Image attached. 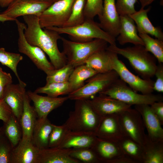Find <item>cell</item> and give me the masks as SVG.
<instances>
[{
    "label": "cell",
    "instance_id": "cell-36",
    "mask_svg": "<svg viewBox=\"0 0 163 163\" xmlns=\"http://www.w3.org/2000/svg\"><path fill=\"white\" fill-rule=\"evenodd\" d=\"M70 155L73 158L83 163H100L91 148L72 149Z\"/></svg>",
    "mask_w": 163,
    "mask_h": 163
},
{
    "label": "cell",
    "instance_id": "cell-35",
    "mask_svg": "<svg viewBox=\"0 0 163 163\" xmlns=\"http://www.w3.org/2000/svg\"><path fill=\"white\" fill-rule=\"evenodd\" d=\"M86 0H75L70 16L62 27L75 26L82 23L85 18L84 10Z\"/></svg>",
    "mask_w": 163,
    "mask_h": 163
},
{
    "label": "cell",
    "instance_id": "cell-9",
    "mask_svg": "<svg viewBox=\"0 0 163 163\" xmlns=\"http://www.w3.org/2000/svg\"><path fill=\"white\" fill-rule=\"evenodd\" d=\"M15 21L18 34V45L19 52L28 56L39 69L47 75L51 74L55 69L47 59L45 53L38 47L30 44L26 40L24 34L26 25L17 19Z\"/></svg>",
    "mask_w": 163,
    "mask_h": 163
},
{
    "label": "cell",
    "instance_id": "cell-42",
    "mask_svg": "<svg viewBox=\"0 0 163 163\" xmlns=\"http://www.w3.org/2000/svg\"><path fill=\"white\" fill-rule=\"evenodd\" d=\"M12 83L11 75L3 71L0 67V99H3L5 90Z\"/></svg>",
    "mask_w": 163,
    "mask_h": 163
},
{
    "label": "cell",
    "instance_id": "cell-10",
    "mask_svg": "<svg viewBox=\"0 0 163 163\" xmlns=\"http://www.w3.org/2000/svg\"><path fill=\"white\" fill-rule=\"evenodd\" d=\"M75 0H59L53 2L39 17L42 28L62 27L68 19Z\"/></svg>",
    "mask_w": 163,
    "mask_h": 163
},
{
    "label": "cell",
    "instance_id": "cell-31",
    "mask_svg": "<svg viewBox=\"0 0 163 163\" xmlns=\"http://www.w3.org/2000/svg\"><path fill=\"white\" fill-rule=\"evenodd\" d=\"M13 148L21 141L22 129L19 121L13 114L7 122L1 127Z\"/></svg>",
    "mask_w": 163,
    "mask_h": 163
},
{
    "label": "cell",
    "instance_id": "cell-48",
    "mask_svg": "<svg viewBox=\"0 0 163 163\" xmlns=\"http://www.w3.org/2000/svg\"><path fill=\"white\" fill-rule=\"evenodd\" d=\"M140 1L142 8H144L146 6L149 5L155 0H139Z\"/></svg>",
    "mask_w": 163,
    "mask_h": 163
},
{
    "label": "cell",
    "instance_id": "cell-3",
    "mask_svg": "<svg viewBox=\"0 0 163 163\" xmlns=\"http://www.w3.org/2000/svg\"><path fill=\"white\" fill-rule=\"evenodd\" d=\"M59 34L68 35L71 40L76 42H87L99 39L107 41L110 45H116V38L103 30L93 19L85 18L82 24L68 27L46 28Z\"/></svg>",
    "mask_w": 163,
    "mask_h": 163
},
{
    "label": "cell",
    "instance_id": "cell-38",
    "mask_svg": "<svg viewBox=\"0 0 163 163\" xmlns=\"http://www.w3.org/2000/svg\"><path fill=\"white\" fill-rule=\"evenodd\" d=\"M13 148L10 141L0 127V163H10Z\"/></svg>",
    "mask_w": 163,
    "mask_h": 163
},
{
    "label": "cell",
    "instance_id": "cell-33",
    "mask_svg": "<svg viewBox=\"0 0 163 163\" xmlns=\"http://www.w3.org/2000/svg\"><path fill=\"white\" fill-rule=\"evenodd\" d=\"M142 40L146 50L152 54L159 63H163V40L154 39L149 35L139 34Z\"/></svg>",
    "mask_w": 163,
    "mask_h": 163
},
{
    "label": "cell",
    "instance_id": "cell-41",
    "mask_svg": "<svg viewBox=\"0 0 163 163\" xmlns=\"http://www.w3.org/2000/svg\"><path fill=\"white\" fill-rule=\"evenodd\" d=\"M138 0H117L115 6L117 12L120 15H129L136 11L135 4Z\"/></svg>",
    "mask_w": 163,
    "mask_h": 163
},
{
    "label": "cell",
    "instance_id": "cell-21",
    "mask_svg": "<svg viewBox=\"0 0 163 163\" xmlns=\"http://www.w3.org/2000/svg\"><path fill=\"white\" fill-rule=\"evenodd\" d=\"M97 139L93 133L69 130L58 147L68 149L92 148Z\"/></svg>",
    "mask_w": 163,
    "mask_h": 163
},
{
    "label": "cell",
    "instance_id": "cell-43",
    "mask_svg": "<svg viewBox=\"0 0 163 163\" xmlns=\"http://www.w3.org/2000/svg\"><path fill=\"white\" fill-rule=\"evenodd\" d=\"M156 78L153 85L154 91L158 92H163V63H159L155 72L154 76Z\"/></svg>",
    "mask_w": 163,
    "mask_h": 163
},
{
    "label": "cell",
    "instance_id": "cell-16",
    "mask_svg": "<svg viewBox=\"0 0 163 163\" xmlns=\"http://www.w3.org/2000/svg\"><path fill=\"white\" fill-rule=\"evenodd\" d=\"M98 16L101 28L116 38L119 34L120 18L116 8L115 0H104L102 12Z\"/></svg>",
    "mask_w": 163,
    "mask_h": 163
},
{
    "label": "cell",
    "instance_id": "cell-17",
    "mask_svg": "<svg viewBox=\"0 0 163 163\" xmlns=\"http://www.w3.org/2000/svg\"><path fill=\"white\" fill-rule=\"evenodd\" d=\"M135 108L141 115L149 138L153 141H163V129L162 124L150 105H135Z\"/></svg>",
    "mask_w": 163,
    "mask_h": 163
},
{
    "label": "cell",
    "instance_id": "cell-30",
    "mask_svg": "<svg viewBox=\"0 0 163 163\" xmlns=\"http://www.w3.org/2000/svg\"><path fill=\"white\" fill-rule=\"evenodd\" d=\"M85 64L98 73H104L112 70L108 51L106 49L96 52L86 60Z\"/></svg>",
    "mask_w": 163,
    "mask_h": 163
},
{
    "label": "cell",
    "instance_id": "cell-27",
    "mask_svg": "<svg viewBox=\"0 0 163 163\" xmlns=\"http://www.w3.org/2000/svg\"><path fill=\"white\" fill-rule=\"evenodd\" d=\"M142 147L143 163H163V141H152L146 134Z\"/></svg>",
    "mask_w": 163,
    "mask_h": 163
},
{
    "label": "cell",
    "instance_id": "cell-24",
    "mask_svg": "<svg viewBox=\"0 0 163 163\" xmlns=\"http://www.w3.org/2000/svg\"><path fill=\"white\" fill-rule=\"evenodd\" d=\"M71 149L56 147L40 150L37 163H80L70 156Z\"/></svg>",
    "mask_w": 163,
    "mask_h": 163
},
{
    "label": "cell",
    "instance_id": "cell-2",
    "mask_svg": "<svg viewBox=\"0 0 163 163\" xmlns=\"http://www.w3.org/2000/svg\"><path fill=\"white\" fill-rule=\"evenodd\" d=\"M106 50L126 58L134 70L142 78L151 79L154 76L157 65V59L146 50L143 46L134 45L120 48L117 45H110Z\"/></svg>",
    "mask_w": 163,
    "mask_h": 163
},
{
    "label": "cell",
    "instance_id": "cell-45",
    "mask_svg": "<svg viewBox=\"0 0 163 163\" xmlns=\"http://www.w3.org/2000/svg\"><path fill=\"white\" fill-rule=\"evenodd\" d=\"M151 109L163 124V102L158 101L154 102L150 105Z\"/></svg>",
    "mask_w": 163,
    "mask_h": 163
},
{
    "label": "cell",
    "instance_id": "cell-15",
    "mask_svg": "<svg viewBox=\"0 0 163 163\" xmlns=\"http://www.w3.org/2000/svg\"><path fill=\"white\" fill-rule=\"evenodd\" d=\"M87 101L94 111L101 117L118 114L129 109L132 106L101 94Z\"/></svg>",
    "mask_w": 163,
    "mask_h": 163
},
{
    "label": "cell",
    "instance_id": "cell-28",
    "mask_svg": "<svg viewBox=\"0 0 163 163\" xmlns=\"http://www.w3.org/2000/svg\"><path fill=\"white\" fill-rule=\"evenodd\" d=\"M97 73L85 64L75 67L68 81L71 92L81 88L86 80Z\"/></svg>",
    "mask_w": 163,
    "mask_h": 163
},
{
    "label": "cell",
    "instance_id": "cell-46",
    "mask_svg": "<svg viewBox=\"0 0 163 163\" xmlns=\"http://www.w3.org/2000/svg\"><path fill=\"white\" fill-rule=\"evenodd\" d=\"M16 19L12 18L0 13V22H4L6 21H15Z\"/></svg>",
    "mask_w": 163,
    "mask_h": 163
},
{
    "label": "cell",
    "instance_id": "cell-25",
    "mask_svg": "<svg viewBox=\"0 0 163 163\" xmlns=\"http://www.w3.org/2000/svg\"><path fill=\"white\" fill-rule=\"evenodd\" d=\"M37 116L34 107L30 104V99L25 94L24 108L20 123L22 131V139L32 140L33 129Z\"/></svg>",
    "mask_w": 163,
    "mask_h": 163
},
{
    "label": "cell",
    "instance_id": "cell-14",
    "mask_svg": "<svg viewBox=\"0 0 163 163\" xmlns=\"http://www.w3.org/2000/svg\"><path fill=\"white\" fill-rule=\"evenodd\" d=\"M94 134L98 138L116 142L125 136L118 114L101 117Z\"/></svg>",
    "mask_w": 163,
    "mask_h": 163
},
{
    "label": "cell",
    "instance_id": "cell-23",
    "mask_svg": "<svg viewBox=\"0 0 163 163\" xmlns=\"http://www.w3.org/2000/svg\"><path fill=\"white\" fill-rule=\"evenodd\" d=\"M151 9L149 7L145 9L142 8L134 14L129 15L136 24L139 34H145L155 37L156 38L163 40V32L159 27L153 26L149 20L148 13Z\"/></svg>",
    "mask_w": 163,
    "mask_h": 163
},
{
    "label": "cell",
    "instance_id": "cell-8",
    "mask_svg": "<svg viewBox=\"0 0 163 163\" xmlns=\"http://www.w3.org/2000/svg\"><path fill=\"white\" fill-rule=\"evenodd\" d=\"M107 51L110 56L112 70L117 72L120 79L136 92L143 94L152 93L154 91L153 81L151 79H144L135 75L119 59L117 54Z\"/></svg>",
    "mask_w": 163,
    "mask_h": 163
},
{
    "label": "cell",
    "instance_id": "cell-47",
    "mask_svg": "<svg viewBox=\"0 0 163 163\" xmlns=\"http://www.w3.org/2000/svg\"><path fill=\"white\" fill-rule=\"evenodd\" d=\"M14 0H0V6L2 8L7 7Z\"/></svg>",
    "mask_w": 163,
    "mask_h": 163
},
{
    "label": "cell",
    "instance_id": "cell-44",
    "mask_svg": "<svg viewBox=\"0 0 163 163\" xmlns=\"http://www.w3.org/2000/svg\"><path fill=\"white\" fill-rule=\"evenodd\" d=\"M12 110L3 99H0V120L6 122L13 114Z\"/></svg>",
    "mask_w": 163,
    "mask_h": 163
},
{
    "label": "cell",
    "instance_id": "cell-1",
    "mask_svg": "<svg viewBox=\"0 0 163 163\" xmlns=\"http://www.w3.org/2000/svg\"><path fill=\"white\" fill-rule=\"evenodd\" d=\"M26 24L24 30L25 38L30 45L38 47L48 56L56 69L67 63L66 57L60 52L57 41L62 37L56 31L48 28H42L40 25L39 17L34 15L23 16Z\"/></svg>",
    "mask_w": 163,
    "mask_h": 163
},
{
    "label": "cell",
    "instance_id": "cell-12",
    "mask_svg": "<svg viewBox=\"0 0 163 163\" xmlns=\"http://www.w3.org/2000/svg\"><path fill=\"white\" fill-rule=\"evenodd\" d=\"M53 3L41 0H14L2 13L14 19L28 15L39 17Z\"/></svg>",
    "mask_w": 163,
    "mask_h": 163
},
{
    "label": "cell",
    "instance_id": "cell-19",
    "mask_svg": "<svg viewBox=\"0 0 163 163\" xmlns=\"http://www.w3.org/2000/svg\"><path fill=\"white\" fill-rule=\"evenodd\" d=\"M26 84L9 85L5 90L3 99L11 109L13 114L19 121L22 114Z\"/></svg>",
    "mask_w": 163,
    "mask_h": 163
},
{
    "label": "cell",
    "instance_id": "cell-5",
    "mask_svg": "<svg viewBox=\"0 0 163 163\" xmlns=\"http://www.w3.org/2000/svg\"><path fill=\"white\" fill-rule=\"evenodd\" d=\"M63 52L65 55L67 63L74 67L85 64L88 59L93 54L106 50L107 42L99 39L89 42H76L62 37Z\"/></svg>",
    "mask_w": 163,
    "mask_h": 163
},
{
    "label": "cell",
    "instance_id": "cell-32",
    "mask_svg": "<svg viewBox=\"0 0 163 163\" xmlns=\"http://www.w3.org/2000/svg\"><path fill=\"white\" fill-rule=\"evenodd\" d=\"M34 92L37 94H45L52 97H57L59 95L68 94L71 92V90L68 82H53L46 83L45 86L37 88Z\"/></svg>",
    "mask_w": 163,
    "mask_h": 163
},
{
    "label": "cell",
    "instance_id": "cell-13",
    "mask_svg": "<svg viewBox=\"0 0 163 163\" xmlns=\"http://www.w3.org/2000/svg\"><path fill=\"white\" fill-rule=\"evenodd\" d=\"M91 148L100 163H134L125 156L117 142L97 138Z\"/></svg>",
    "mask_w": 163,
    "mask_h": 163
},
{
    "label": "cell",
    "instance_id": "cell-29",
    "mask_svg": "<svg viewBox=\"0 0 163 163\" xmlns=\"http://www.w3.org/2000/svg\"><path fill=\"white\" fill-rule=\"evenodd\" d=\"M117 143L126 157L134 163H143V150L142 146L126 136Z\"/></svg>",
    "mask_w": 163,
    "mask_h": 163
},
{
    "label": "cell",
    "instance_id": "cell-6",
    "mask_svg": "<svg viewBox=\"0 0 163 163\" xmlns=\"http://www.w3.org/2000/svg\"><path fill=\"white\" fill-rule=\"evenodd\" d=\"M100 94L107 95L131 106L143 104L150 105L155 102L162 101L163 99V97L160 95L152 93L139 94L119 78Z\"/></svg>",
    "mask_w": 163,
    "mask_h": 163
},
{
    "label": "cell",
    "instance_id": "cell-22",
    "mask_svg": "<svg viewBox=\"0 0 163 163\" xmlns=\"http://www.w3.org/2000/svg\"><path fill=\"white\" fill-rule=\"evenodd\" d=\"M120 27L117 40L122 45L128 43L134 45H144L143 42L138 34L133 20L129 15H120Z\"/></svg>",
    "mask_w": 163,
    "mask_h": 163
},
{
    "label": "cell",
    "instance_id": "cell-20",
    "mask_svg": "<svg viewBox=\"0 0 163 163\" xmlns=\"http://www.w3.org/2000/svg\"><path fill=\"white\" fill-rule=\"evenodd\" d=\"M39 150L32 140L21 139L13 148L10 163H37Z\"/></svg>",
    "mask_w": 163,
    "mask_h": 163
},
{
    "label": "cell",
    "instance_id": "cell-7",
    "mask_svg": "<svg viewBox=\"0 0 163 163\" xmlns=\"http://www.w3.org/2000/svg\"><path fill=\"white\" fill-rule=\"evenodd\" d=\"M119 78L113 70L97 73L86 80L81 88L69 94L68 99L75 101L90 99L107 89Z\"/></svg>",
    "mask_w": 163,
    "mask_h": 163
},
{
    "label": "cell",
    "instance_id": "cell-34",
    "mask_svg": "<svg viewBox=\"0 0 163 163\" xmlns=\"http://www.w3.org/2000/svg\"><path fill=\"white\" fill-rule=\"evenodd\" d=\"M23 59L22 56L20 54L8 52L5 51L4 48L0 47V62L13 72L19 83L24 84L26 83L20 78L17 71V66Z\"/></svg>",
    "mask_w": 163,
    "mask_h": 163
},
{
    "label": "cell",
    "instance_id": "cell-40",
    "mask_svg": "<svg viewBox=\"0 0 163 163\" xmlns=\"http://www.w3.org/2000/svg\"><path fill=\"white\" fill-rule=\"evenodd\" d=\"M104 0H86L84 13L85 18L94 19L102 12Z\"/></svg>",
    "mask_w": 163,
    "mask_h": 163
},
{
    "label": "cell",
    "instance_id": "cell-11",
    "mask_svg": "<svg viewBox=\"0 0 163 163\" xmlns=\"http://www.w3.org/2000/svg\"><path fill=\"white\" fill-rule=\"evenodd\" d=\"M118 114L124 136L142 146L146 134L139 113L136 109L131 107Z\"/></svg>",
    "mask_w": 163,
    "mask_h": 163
},
{
    "label": "cell",
    "instance_id": "cell-26",
    "mask_svg": "<svg viewBox=\"0 0 163 163\" xmlns=\"http://www.w3.org/2000/svg\"><path fill=\"white\" fill-rule=\"evenodd\" d=\"M54 125L47 117L37 119L33 129L32 141L39 150L48 148L49 136Z\"/></svg>",
    "mask_w": 163,
    "mask_h": 163
},
{
    "label": "cell",
    "instance_id": "cell-39",
    "mask_svg": "<svg viewBox=\"0 0 163 163\" xmlns=\"http://www.w3.org/2000/svg\"><path fill=\"white\" fill-rule=\"evenodd\" d=\"M69 130L64 124L61 126L54 125L49 136L48 148L58 147Z\"/></svg>",
    "mask_w": 163,
    "mask_h": 163
},
{
    "label": "cell",
    "instance_id": "cell-4",
    "mask_svg": "<svg viewBox=\"0 0 163 163\" xmlns=\"http://www.w3.org/2000/svg\"><path fill=\"white\" fill-rule=\"evenodd\" d=\"M87 100L75 101L74 109L64 124L69 130L94 133L101 118Z\"/></svg>",
    "mask_w": 163,
    "mask_h": 163
},
{
    "label": "cell",
    "instance_id": "cell-37",
    "mask_svg": "<svg viewBox=\"0 0 163 163\" xmlns=\"http://www.w3.org/2000/svg\"><path fill=\"white\" fill-rule=\"evenodd\" d=\"M74 68L72 65L67 63L58 69H55L51 74L47 75L46 83L68 82Z\"/></svg>",
    "mask_w": 163,
    "mask_h": 163
},
{
    "label": "cell",
    "instance_id": "cell-49",
    "mask_svg": "<svg viewBox=\"0 0 163 163\" xmlns=\"http://www.w3.org/2000/svg\"><path fill=\"white\" fill-rule=\"evenodd\" d=\"M43 0V1H45L52 2H53L54 0Z\"/></svg>",
    "mask_w": 163,
    "mask_h": 163
},
{
    "label": "cell",
    "instance_id": "cell-18",
    "mask_svg": "<svg viewBox=\"0 0 163 163\" xmlns=\"http://www.w3.org/2000/svg\"><path fill=\"white\" fill-rule=\"evenodd\" d=\"M30 100L34 104V107L38 118L47 117L54 110L61 106L68 98L67 96L52 97L40 95L31 91H26Z\"/></svg>",
    "mask_w": 163,
    "mask_h": 163
},
{
    "label": "cell",
    "instance_id": "cell-50",
    "mask_svg": "<svg viewBox=\"0 0 163 163\" xmlns=\"http://www.w3.org/2000/svg\"><path fill=\"white\" fill-rule=\"evenodd\" d=\"M59 0H54L53 2H55L59 1Z\"/></svg>",
    "mask_w": 163,
    "mask_h": 163
}]
</instances>
